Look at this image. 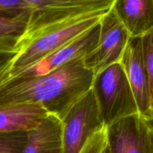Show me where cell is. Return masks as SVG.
Wrapping results in <instances>:
<instances>
[{"label": "cell", "instance_id": "6da1fadb", "mask_svg": "<svg viewBox=\"0 0 153 153\" xmlns=\"http://www.w3.org/2000/svg\"><path fill=\"white\" fill-rule=\"evenodd\" d=\"M94 74L75 58L46 75L0 84V105L37 103L60 120L92 88Z\"/></svg>", "mask_w": 153, "mask_h": 153}, {"label": "cell", "instance_id": "7a4b0ae2", "mask_svg": "<svg viewBox=\"0 0 153 153\" xmlns=\"http://www.w3.org/2000/svg\"><path fill=\"white\" fill-rule=\"evenodd\" d=\"M106 12L99 10L83 13L34 38L22 46L14 55L0 71V76H7L26 68L60 49L98 25Z\"/></svg>", "mask_w": 153, "mask_h": 153}, {"label": "cell", "instance_id": "3957f363", "mask_svg": "<svg viewBox=\"0 0 153 153\" xmlns=\"http://www.w3.org/2000/svg\"><path fill=\"white\" fill-rule=\"evenodd\" d=\"M91 88L105 126L139 114L130 84L120 62L95 75Z\"/></svg>", "mask_w": 153, "mask_h": 153}, {"label": "cell", "instance_id": "277c9868", "mask_svg": "<svg viewBox=\"0 0 153 153\" xmlns=\"http://www.w3.org/2000/svg\"><path fill=\"white\" fill-rule=\"evenodd\" d=\"M33 7L24 34L17 42L22 46L62 22L92 11H108L114 0H25Z\"/></svg>", "mask_w": 153, "mask_h": 153}, {"label": "cell", "instance_id": "5b68a950", "mask_svg": "<svg viewBox=\"0 0 153 153\" xmlns=\"http://www.w3.org/2000/svg\"><path fill=\"white\" fill-rule=\"evenodd\" d=\"M62 123V153H79L87 140L105 126L91 89L71 108Z\"/></svg>", "mask_w": 153, "mask_h": 153}, {"label": "cell", "instance_id": "8992f818", "mask_svg": "<svg viewBox=\"0 0 153 153\" xmlns=\"http://www.w3.org/2000/svg\"><path fill=\"white\" fill-rule=\"evenodd\" d=\"M130 36L116 15L110 9L100 22L98 44L83 58L84 65L94 76L121 61Z\"/></svg>", "mask_w": 153, "mask_h": 153}, {"label": "cell", "instance_id": "52a82bcc", "mask_svg": "<svg viewBox=\"0 0 153 153\" xmlns=\"http://www.w3.org/2000/svg\"><path fill=\"white\" fill-rule=\"evenodd\" d=\"M99 33L100 23L38 62L11 74L0 76V84L46 75L75 58H83L95 48Z\"/></svg>", "mask_w": 153, "mask_h": 153}, {"label": "cell", "instance_id": "ba28073f", "mask_svg": "<svg viewBox=\"0 0 153 153\" xmlns=\"http://www.w3.org/2000/svg\"><path fill=\"white\" fill-rule=\"evenodd\" d=\"M110 153H153V128L140 114L106 127Z\"/></svg>", "mask_w": 153, "mask_h": 153}, {"label": "cell", "instance_id": "9c48e42d", "mask_svg": "<svg viewBox=\"0 0 153 153\" xmlns=\"http://www.w3.org/2000/svg\"><path fill=\"white\" fill-rule=\"evenodd\" d=\"M120 63L130 84L139 114L144 117H148L152 114L151 95L141 37H130Z\"/></svg>", "mask_w": 153, "mask_h": 153}, {"label": "cell", "instance_id": "30bf717a", "mask_svg": "<svg viewBox=\"0 0 153 153\" xmlns=\"http://www.w3.org/2000/svg\"><path fill=\"white\" fill-rule=\"evenodd\" d=\"M111 8L130 37H141L153 29V0H114Z\"/></svg>", "mask_w": 153, "mask_h": 153}, {"label": "cell", "instance_id": "8fae6325", "mask_svg": "<svg viewBox=\"0 0 153 153\" xmlns=\"http://www.w3.org/2000/svg\"><path fill=\"white\" fill-rule=\"evenodd\" d=\"M47 111L37 103L0 105V133L29 131L47 115Z\"/></svg>", "mask_w": 153, "mask_h": 153}, {"label": "cell", "instance_id": "7c38bea8", "mask_svg": "<svg viewBox=\"0 0 153 153\" xmlns=\"http://www.w3.org/2000/svg\"><path fill=\"white\" fill-rule=\"evenodd\" d=\"M62 123L49 114L35 128L28 131V141L22 153H62Z\"/></svg>", "mask_w": 153, "mask_h": 153}, {"label": "cell", "instance_id": "4fadbf2b", "mask_svg": "<svg viewBox=\"0 0 153 153\" xmlns=\"http://www.w3.org/2000/svg\"><path fill=\"white\" fill-rule=\"evenodd\" d=\"M30 16L7 18L0 16V52L16 53L17 42L24 34Z\"/></svg>", "mask_w": 153, "mask_h": 153}, {"label": "cell", "instance_id": "5bb4252c", "mask_svg": "<svg viewBox=\"0 0 153 153\" xmlns=\"http://www.w3.org/2000/svg\"><path fill=\"white\" fill-rule=\"evenodd\" d=\"M28 141V131L0 133V153H22Z\"/></svg>", "mask_w": 153, "mask_h": 153}, {"label": "cell", "instance_id": "9a60e30c", "mask_svg": "<svg viewBox=\"0 0 153 153\" xmlns=\"http://www.w3.org/2000/svg\"><path fill=\"white\" fill-rule=\"evenodd\" d=\"M33 11V7L25 0H0V16L3 17H31Z\"/></svg>", "mask_w": 153, "mask_h": 153}, {"label": "cell", "instance_id": "2e32d148", "mask_svg": "<svg viewBox=\"0 0 153 153\" xmlns=\"http://www.w3.org/2000/svg\"><path fill=\"white\" fill-rule=\"evenodd\" d=\"M144 64L149 82L152 114L153 113V29L141 37Z\"/></svg>", "mask_w": 153, "mask_h": 153}, {"label": "cell", "instance_id": "e0dca14e", "mask_svg": "<svg viewBox=\"0 0 153 153\" xmlns=\"http://www.w3.org/2000/svg\"><path fill=\"white\" fill-rule=\"evenodd\" d=\"M107 144L106 126L93 134L79 153H102Z\"/></svg>", "mask_w": 153, "mask_h": 153}, {"label": "cell", "instance_id": "ac0fdd59", "mask_svg": "<svg viewBox=\"0 0 153 153\" xmlns=\"http://www.w3.org/2000/svg\"><path fill=\"white\" fill-rule=\"evenodd\" d=\"M16 53H4L0 52V70H2L6 64L9 62L10 59Z\"/></svg>", "mask_w": 153, "mask_h": 153}, {"label": "cell", "instance_id": "d6986e66", "mask_svg": "<svg viewBox=\"0 0 153 153\" xmlns=\"http://www.w3.org/2000/svg\"><path fill=\"white\" fill-rule=\"evenodd\" d=\"M146 119V120L148 121V124H149V126L151 127H152L153 128V113L151 115H150L148 117H145Z\"/></svg>", "mask_w": 153, "mask_h": 153}, {"label": "cell", "instance_id": "ffe728a7", "mask_svg": "<svg viewBox=\"0 0 153 153\" xmlns=\"http://www.w3.org/2000/svg\"><path fill=\"white\" fill-rule=\"evenodd\" d=\"M102 153H110V150H109V149H108V147H107V144H106V147L104 148V149L103 152H102Z\"/></svg>", "mask_w": 153, "mask_h": 153}, {"label": "cell", "instance_id": "44dd1931", "mask_svg": "<svg viewBox=\"0 0 153 153\" xmlns=\"http://www.w3.org/2000/svg\"><path fill=\"white\" fill-rule=\"evenodd\" d=\"M1 70H0V71H1Z\"/></svg>", "mask_w": 153, "mask_h": 153}, {"label": "cell", "instance_id": "7402d4cb", "mask_svg": "<svg viewBox=\"0 0 153 153\" xmlns=\"http://www.w3.org/2000/svg\"></svg>", "mask_w": 153, "mask_h": 153}]
</instances>
